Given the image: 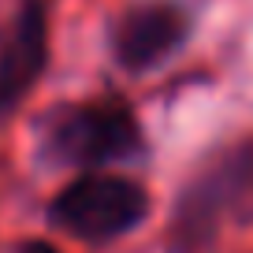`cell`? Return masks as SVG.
I'll list each match as a JSON object with an SVG mask.
<instances>
[{"label":"cell","mask_w":253,"mask_h":253,"mask_svg":"<svg viewBox=\"0 0 253 253\" xmlns=\"http://www.w3.org/2000/svg\"><path fill=\"white\" fill-rule=\"evenodd\" d=\"M149 212L145 190L119 175H86L52 201V220L79 238H116Z\"/></svg>","instance_id":"cell-1"},{"label":"cell","mask_w":253,"mask_h":253,"mask_svg":"<svg viewBox=\"0 0 253 253\" xmlns=\"http://www.w3.org/2000/svg\"><path fill=\"white\" fill-rule=\"evenodd\" d=\"M138 149V126L123 108H71L48 123L45 130V157L75 168H93L119 160Z\"/></svg>","instance_id":"cell-2"},{"label":"cell","mask_w":253,"mask_h":253,"mask_svg":"<svg viewBox=\"0 0 253 253\" xmlns=\"http://www.w3.org/2000/svg\"><path fill=\"white\" fill-rule=\"evenodd\" d=\"M186 38V15L171 4H142L126 11L116 26V60L130 71L157 67Z\"/></svg>","instance_id":"cell-3"},{"label":"cell","mask_w":253,"mask_h":253,"mask_svg":"<svg viewBox=\"0 0 253 253\" xmlns=\"http://www.w3.org/2000/svg\"><path fill=\"white\" fill-rule=\"evenodd\" d=\"M41 63H45V11L30 0L0 52V112L11 108L30 89Z\"/></svg>","instance_id":"cell-4"},{"label":"cell","mask_w":253,"mask_h":253,"mask_svg":"<svg viewBox=\"0 0 253 253\" xmlns=\"http://www.w3.org/2000/svg\"><path fill=\"white\" fill-rule=\"evenodd\" d=\"M19 253H56V246H48V242H26Z\"/></svg>","instance_id":"cell-5"}]
</instances>
